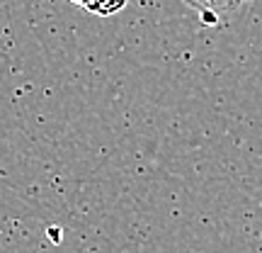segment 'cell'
Wrapping results in <instances>:
<instances>
[{
	"label": "cell",
	"mask_w": 262,
	"mask_h": 253,
	"mask_svg": "<svg viewBox=\"0 0 262 253\" xmlns=\"http://www.w3.org/2000/svg\"><path fill=\"white\" fill-rule=\"evenodd\" d=\"M182 3L194 12L202 25L209 27H224L238 10L245 8V0H182Z\"/></svg>",
	"instance_id": "cell-1"
},
{
	"label": "cell",
	"mask_w": 262,
	"mask_h": 253,
	"mask_svg": "<svg viewBox=\"0 0 262 253\" xmlns=\"http://www.w3.org/2000/svg\"><path fill=\"white\" fill-rule=\"evenodd\" d=\"M68 3H73L78 8H83L85 12L97 15V17H112L129 5V0H68Z\"/></svg>",
	"instance_id": "cell-2"
},
{
	"label": "cell",
	"mask_w": 262,
	"mask_h": 253,
	"mask_svg": "<svg viewBox=\"0 0 262 253\" xmlns=\"http://www.w3.org/2000/svg\"><path fill=\"white\" fill-rule=\"evenodd\" d=\"M248 3H253V0H245V5H248Z\"/></svg>",
	"instance_id": "cell-3"
}]
</instances>
